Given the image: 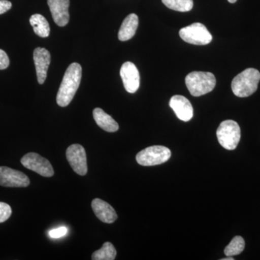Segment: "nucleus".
<instances>
[{
	"mask_svg": "<svg viewBox=\"0 0 260 260\" xmlns=\"http://www.w3.org/2000/svg\"><path fill=\"white\" fill-rule=\"evenodd\" d=\"M82 78V68L78 63H73L68 67L63 77L56 95V103L61 107L69 105L79 88Z\"/></svg>",
	"mask_w": 260,
	"mask_h": 260,
	"instance_id": "f257e3e1",
	"label": "nucleus"
},
{
	"mask_svg": "<svg viewBox=\"0 0 260 260\" xmlns=\"http://www.w3.org/2000/svg\"><path fill=\"white\" fill-rule=\"evenodd\" d=\"M260 73L254 68H248L237 75L232 80V89L238 97L250 96L257 90Z\"/></svg>",
	"mask_w": 260,
	"mask_h": 260,
	"instance_id": "f03ea898",
	"label": "nucleus"
},
{
	"mask_svg": "<svg viewBox=\"0 0 260 260\" xmlns=\"http://www.w3.org/2000/svg\"><path fill=\"white\" fill-rule=\"evenodd\" d=\"M185 83L189 93L195 97L210 93L215 88L216 79L209 72H192L186 75Z\"/></svg>",
	"mask_w": 260,
	"mask_h": 260,
	"instance_id": "7ed1b4c3",
	"label": "nucleus"
},
{
	"mask_svg": "<svg viewBox=\"0 0 260 260\" xmlns=\"http://www.w3.org/2000/svg\"><path fill=\"white\" fill-rule=\"evenodd\" d=\"M219 143L223 148L229 150H235L241 139L240 126L237 121H222L216 132Z\"/></svg>",
	"mask_w": 260,
	"mask_h": 260,
	"instance_id": "20e7f679",
	"label": "nucleus"
},
{
	"mask_svg": "<svg viewBox=\"0 0 260 260\" xmlns=\"http://www.w3.org/2000/svg\"><path fill=\"white\" fill-rule=\"evenodd\" d=\"M172 156L171 150L167 147L154 145L141 150L136 155V160L143 167L160 165L169 160Z\"/></svg>",
	"mask_w": 260,
	"mask_h": 260,
	"instance_id": "39448f33",
	"label": "nucleus"
},
{
	"mask_svg": "<svg viewBox=\"0 0 260 260\" xmlns=\"http://www.w3.org/2000/svg\"><path fill=\"white\" fill-rule=\"evenodd\" d=\"M183 41L194 45H206L213 40L211 34L203 24L194 23L179 30Z\"/></svg>",
	"mask_w": 260,
	"mask_h": 260,
	"instance_id": "423d86ee",
	"label": "nucleus"
},
{
	"mask_svg": "<svg viewBox=\"0 0 260 260\" xmlns=\"http://www.w3.org/2000/svg\"><path fill=\"white\" fill-rule=\"evenodd\" d=\"M21 164L23 167L37 172L44 177H51L54 175V169L50 162L36 153H29L21 158Z\"/></svg>",
	"mask_w": 260,
	"mask_h": 260,
	"instance_id": "0eeeda50",
	"label": "nucleus"
},
{
	"mask_svg": "<svg viewBox=\"0 0 260 260\" xmlns=\"http://www.w3.org/2000/svg\"><path fill=\"white\" fill-rule=\"evenodd\" d=\"M67 159L73 171L80 176H85L88 172L87 157L85 149L82 145L74 144L67 149Z\"/></svg>",
	"mask_w": 260,
	"mask_h": 260,
	"instance_id": "6e6552de",
	"label": "nucleus"
},
{
	"mask_svg": "<svg viewBox=\"0 0 260 260\" xmlns=\"http://www.w3.org/2000/svg\"><path fill=\"white\" fill-rule=\"evenodd\" d=\"M30 179L23 172L9 167H0V185L6 187H26Z\"/></svg>",
	"mask_w": 260,
	"mask_h": 260,
	"instance_id": "1a4fd4ad",
	"label": "nucleus"
},
{
	"mask_svg": "<svg viewBox=\"0 0 260 260\" xmlns=\"http://www.w3.org/2000/svg\"><path fill=\"white\" fill-rule=\"evenodd\" d=\"M120 75L126 91L135 93L140 87V73L137 67L133 62L126 61L121 66Z\"/></svg>",
	"mask_w": 260,
	"mask_h": 260,
	"instance_id": "9d476101",
	"label": "nucleus"
},
{
	"mask_svg": "<svg viewBox=\"0 0 260 260\" xmlns=\"http://www.w3.org/2000/svg\"><path fill=\"white\" fill-rule=\"evenodd\" d=\"M48 5L56 25L64 27L70 20V0H47Z\"/></svg>",
	"mask_w": 260,
	"mask_h": 260,
	"instance_id": "9b49d317",
	"label": "nucleus"
},
{
	"mask_svg": "<svg viewBox=\"0 0 260 260\" xmlns=\"http://www.w3.org/2000/svg\"><path fill=\"white\" fill-rule=\"evenodd\" d=\"M34 60L38 82L42 85L47 79L48 68L51 62L50 53L44 48L38 47L34 51Z\"/></svg>",
	"mask_w": 260,
	"mask_h": 260,
	"instance_id": "f8f14e48",
	"label": "nucleus"
},
{
	"mask_svg": "<svg viewBox=\"0 0 260 260\" xmlns=\"http://www.w3.org/2000/svg\"><path fill=\"white\" fill-rule=\"evenodd\" d=\"M169 106L180 120L189 121L192 118V106L189 101L183 95H174L171 99Z\"/></svg>",
	"mask_w": 260,
	"mask_h": 260,
	"instance_id": "ddd939ff",
	"label": "nucleus"
},
{
	"mask_svg": "<svg viewBox=\"0 0 260 260\" xmlns=\"http://www.w3.org/2000/svg\"><path fill=\"white\" fill-rule=\"evenodd\" d=\"M91 207L97 218L104 223H112L117 219L115 210L104 200L99 198L94 199L92 201Z\"/></svg>",
	"mask_w": 260,
	"mask_h": 260,
	"instance_id": "4468645a",
	"label": "nucleus"
},
{
	"mask_svg": "<svg viewBox=\"0 0 260 260\" xmlns=\"http://www.w3.org/2000/svg\"><path fill=\"white\" fill-rule=\"evenodd\" d=\"M138 23H139V19L138 15L134 13L128 15L124 19L119 29V34H118L119 41L126 42L134 37L138 29Z\"/></svg>",
	"mask_w": 260,
	"mask_h": 260,
	"instance_id": "2eb2a0df",
	"label": "nucleus"
},
{
	"mask_svg": "<svg viewBox=\"0 0 260 260\" xmlns=\"http://www.w3.org/2000/svg\"><path fill=\"white\" fill-rule=\"evenodd\" d=\"M93 118L98 125L109 133H114L119 129V124L109 114L100 108L94 109Z\"/></svg>",
	"mask_w": 260,
	"mask_h": 260,
	"instance_id": "dca6fc26",
	"label": "nucleus"
},
{
	"mask_svg": "<svg viewBox=\"0 0 260 260\" xmlns=\"http://www.w3.org/2000/svg\"><path fill=\"white\" fill-rule=\"evenodd\" d=\"M30 23L34 28V32L39 37L47 38L50 34V27L46 18L40 14L32 15L30 18Z\"/></svg>",
	"mask_w": 260,
	"mask_h": 260,
	"instance_id": "f3484780",
	"label": "nucleus"
},
{
	"mask_svg": "<svg viewBox=\"0 0 260 260\" xmlns=\"http://www.w3.org/2000/svg\"><path fill=\"white\" fill-rule=\"evenodd\" d=\"M116 256V250L111 242L104 243V245L99 250L92 254L93 260H114Z\"/></svg>",
	"mask_w": 260,
	"mask_h": 260,
	"instance_id": "a211bd4d",
	"label": "nucleus"
},
{
	"mask_svg": "<svg viewBox=\"0 0 260 260\" xmlns=\"http://www.w3.org/2000/svg\"><path fill=\"white\" fill-rule=\"evenodd\" d=\"M245 248V242L240 236L233 238L232 242L224 249V254L227 256L239 255Z\"/></svg>",
	"mask_w": 260,
	"mask_h": 260,
	"instance_id": "6ab92c4d",
	"label": "nucleus"
},
{
	"mask_svg": "<svg viewBox=\"0 0 260 260\" xmlns=\"http://www.w3.org/2000/svg\"><path fill=\"white\" fill-rule=\"evenodd\" d=\"M162 3L169 9L185 13L193 8V0H162Z\"/></svg>",
	"mask_w": 260,
	"mask_h": 260,
	"instance_id": "aec40b11",
	"label": "nucleus"
},
{
	"mask_svg": "<svg viewBox=\"0 0 260 260\" xmlns=\"http://www.w3.org/2000/svg\"><path fill=\"white\" fill-rule=\"evenodd\" d=\"M12 214V209L9 205L0 202V223H4L9 219Z\"/></svg>",
	"mask_w": 260,
	"mask_h": 260,
	"instance_id": "412c9836",
	"label": "nucleus"
},
{
	"mask_svg": "<svg viewBox=\"0 0 260 260\" xmlns=\"http://www.w3.org/2000/svg\"><path fill=\"white\" fill-rule=\"evenodd\" d=\"M68 229L66 227L62 226L52 229L49 232V235L53 239H59V238L64 237L68 234Z\"/></svg>",
	"mask_w": 260,
	"mask_h": 260,
	"instance_id": "4be33fe9",
	"label": "nucleus"
},
{
	"mask_svg": "<svg viewBox=\"0 0 260 260\" xmlns=\"http://www.w3.org/2000/svg\"><path fill=\"white\" fill-rule=\"evenodd\" d=\"M10 59L8 54L3 49H0V70H5L8 68Z\"/></svg>",
	"mask_w": 260,
	"mask_h": 260,
	"instance_id": "5701e85b",
	"label": "nucleus"
},
{
	"mask_svg": "<svg viewBox=\"0 0 260 260\" xmlns=\"http://www.w3.org/2000/svg\"><path fill=\"white\" fill-rule=\"evenodd\" d=\"M12 3L8 0H0V15L4 14L11 9Z\"/></svg>",
	"mask_w": 260,
	"mask_h": 260,
	"instance_id": "b1692460",
	"label": "nucleus"
},
{
	"mask_svg": "<svg viewBox=\"0 0 260 260\" xmlns=\"http://www.w3.org/2000/svg\"><path fill=\"white\" fill-rule=\"evenodd\" d=\"M234 258L232 257V256H229V258H223V259H221V260H234Z\"/></svg>",
	"mask_w": 260,
	"mask_h": 260,
	"instance_id": "393cba45",
	"label": "nucleus"
},
{
	"mask_svg": "<svg viewBox=\"0 0 260 260\" xmlns=\"http://www.w3.org/2000/svg\"><path fill=\"white\" fill-rule=\"evenodd\" d=\"M228 1H229L230 3H235L237 0H228Z\"/></svg>",
	"mask_w": 260,
	"mask_h": 260,
	"instance_id": "a878e982",
	"label": "nucleus"
}]
</instances>
